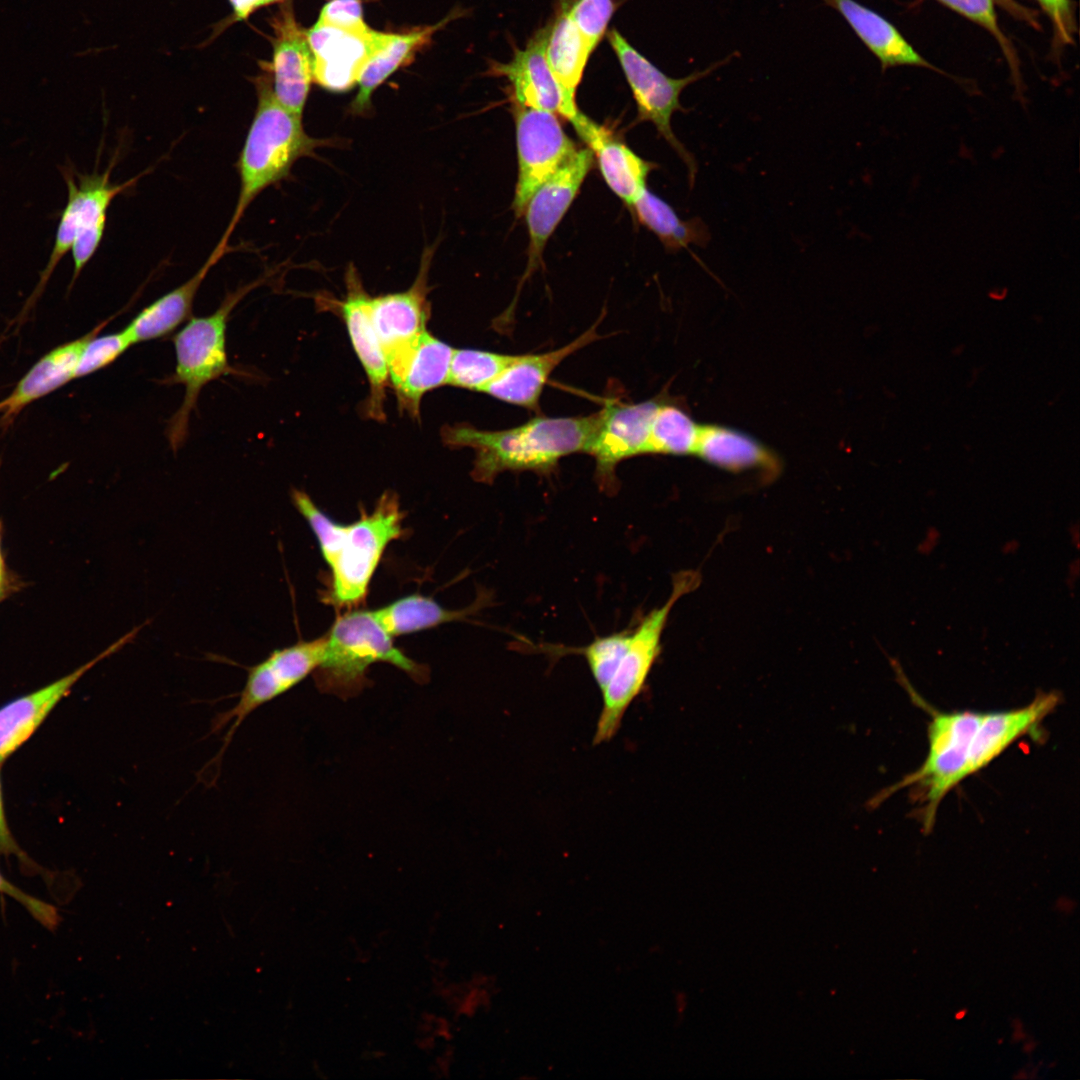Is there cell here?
Masks as SVG:
<instances>
[{"instance_id":"obj_1","label":"cell","mask_w":1080,"mask_h":1080,"mask_svg":"<svg viewBox=\"0 0 1080 1080\" xmlns=\"http://www.w3.org/2000/svg\"><path fill=\"white\" fill-rule=\"evenodd\" d=\"M291 500L313 531L331 569L326 600L337 608L359 606L388 544L401 537L404 512L393 492H385L369 513L351 524L333 521L309 495L291 490Z\"/></svg>"},{"instance_id":"obj_2","label":"cell","mask_w":1080,"mask_h":1080,"mask_svg":"<svg viewBox=\"0 0 1080 1080\" xmlns=\"http://www.w3.org/2000/svg\"><path fill=\"white\" fill-rule=\"evenodd\" d=\"M601 418V410L588 416L535 417L505 430H481L469 424L442 429L443 442L451 448L475 451L472 477L491 483L505 471L551 473L561 458L585 452Z\"/></svg>"},{"instance_id":"obj_3","label":"cell","mask_w":1080,"mask_h":1080,"mask_svg":"<svg viewBox=\"0 0 1080 1080\" xmlns=\"http://www.w3.org/2000/svg\"><path fill=\"white\" fill-rule=\"evenodd\" d=\"M254 79L257 95L255 113L237 161L239 194L231 220L215 248L227 251L230 236L253 200L268 187L286 179L302 157L313 156L329 139L311 137L302 116L283 106L275 97L269 72Z\"/></svg>"},{"instance_id":"obj_4","label":"cell","mask_w":1080,"mask_h":1080,"mask_svg":"<svg viewBox=\"0 0 1080 1080\" xmlns=\"http://www.w3.org/2000/svg\"><path fill=\"white\" fill-rule=\"evenodd\" d=\"M376 662H387L417 683L429 679V669L399 650L373 610H349L336 618L326 634L322 661L313 672L320 692L341 699L355 697L369 684L367 672Z\"/></svg>"},{"instance_id":"obj_5","label":"cell","mask_w":1080,"mask_h":1080,"mask_svg":"<svg viewBox=\"0 0 1080 1080\" xmlns=\"http://www.w3.org/2000/svg\"><path fill=\"white\" fill-rule=\"evenodd\" d=\"M261 283V280H257L239 287L226 295L212 314L190 317L174 336L176 367L167 383L185 387L183 402L170 418L167 427V437L174 451L186 440L190 415L196 407L202 388L223 375L235 373L228 362L226 351L228 319L244 296Z\"/></svg>"},{"instance_id":"obj_6","label":"cell","mask_w":1080,"mask_h":1080,"mask_svg":"<svg viewBox=\"0 0 1080 1080\" xmlns=\"http://www.w3.org/2000/svg\"><path fill=\"white\" fill-rule=\"evenodd\" d=\"M923 763L889 787L881 799L910 788L923 829L929 832L944 797L970 774V759L983 712L930 710Z\"/></svg>"},{"instance_id":"obj_7","label":"cell","mask_w":1080,"mask_h":1080,"mask_svg":"<svg viewBox=\"0 0 1080 1080\" xmlns=\"http://www.w3.org/2000/svg\"><path fill=\"white\" fill-rule=\"evenodd\" d=\"M699 582L700 575L695 571H682L674 575L672 591L665 604L651 610L631 630L624 656L601 691L602 707L593 736L594 745L610 741L619 731L627 709L643 689L660 653L662 633L672 607L683 595L693 591Z\"/></svg>"},{"instance_id":"obj_8","label":"cell","mask_w":1080,"mask_h":1080,"mask_svg":"<svg viewBox=\"0 0 1080 1080\" xmlns=\"http://www.w3.org/2000/svg\"><path fill=\"white\" fill-rule=\"evenodd\" d=\"M325 646L326 635L314 640L298 641L272 651L261 662L247 668L246 681L238 695V701L232 708L219 713L212 722L211 733L229 726L213 763L221 761L235 733L247 717L313 674L322 661Z\"/></svg>"},{"instance_id":"obj_9","label":"cell","mask_w":1080,"mask_h":1080,"mask_svg":"<svg viewBox=\"0 0 1080 1080\" xmlns=\"http://www.w3.org/2000/svg\"><path fill=\"white\" fill-rule=\"evenodd\" d=\"M608 41L632 91L639 119L651 122L677 152L688 168L692 187L697 165L692 154L674 134L671 118L675 111H686L680 104V95L684 88L710 74L719 64L682 78H672L639 53L617 29L608 31Z\"/></svg>"},{"instance_id":"obj_10","label":"cell","mask_w":1080,"mask_h":1080,"mask_svg":"<svg viewBox=\"0 0 1080 1080\" xmlns=\"http://www.w3.org/2000/svg\"><path fill=\"white\" fill-rule=\"evenodd\" d=\"M518 157V178L513 210L522 216L536 189L577 152L557 115L513 103Z\"/></svg>"},{"instance_id":"obj_11","label":"cell","mask_w":1080,"mask_h":1080,"mask_svg":"<svg viewBox=\"0 0 1080 1080\" xmlns=\"http://www.w3.org/2000/svg\"><path fill=\"white\" fill-rule=\"evenodd\" d=\"M112 169L113 163L103 173L95 170L90 174H82L74 171L72 167L61 168L67 186V202L59 223L75 235L71 248L73 275L69 289L102 241L107 211L113 199L137 181V178H132L125 183L113 184L110 182Z\"/></svg>"},{"instance_id":"obj_12","label":"cell","mask_w":1080,"mask_h":1080,"mask_svg":"<svg viewBox=\"0 0 1080 1080\" xmlns=\"http://www.w3.org/2000/svg\"><path fill=\"white\" fill-rule=\"evenodd\" d=\"M662 401L656 397L640 403L607 402L601 409L599 425L585 453L595 459L602 488L615 489L616 468L623 460L645 455L651 422Z\"/></svg>"},{"instance_id":"obj_13","label":"cell","mask_w":1080,"mask_h":1080,"mask_svg":"<svg viewBox=\"0 0 1080 1080\" xmlns=\"http://www.w3.org/2000/svg\"><path fill=\"white\" fill-rule=\"evenodd\" d=\"M548 25L537 31L523 49H516L506 63L494 62L489 74L510 83L513 103L549 111L573 124L583 114L553 74L545 54Z\"/></svg>"},{"instance_id":"obj_14","label":"cell","mask_w":1080,"mask_h":1080,"mask_svg":"<svg viewBox=\"0 0 1080 1080\" xmlns=\"http://www.w3.org/2000/svg\"><path fill=\"white\" fill-rule=\"evenodd\" d=\"M272 60L260 66L271 77L276 99L302 116L313 79V58L305 30L297 21L290 0L271 17Z\"/></svg>"},{"instance_id":"obj_15","label":"cell","mask_w":1080,"mask_h":1080,"mask_svg":"<svg viewBox=\"0 0 1080 1080\" xmlns=\"http://www.w3.org/2000/svg\"><path fill=\"white\" fill-rule=\"evenodd\" d=\"M391 33L369 29L354 32L314 24L307 30L313 58V79L322 88L344 92L358 83L370 58Z\"/></svg>"},{"instance_id":"obj_16","label":"cell","mask_w":1080,"mask_h":1080,"mask_svg":"<svg viewBox=\"0 0 1080 1080\" xmlns=\"http://www.w3.org/2000/svg\"><path fill=\"white\" fill-rule=\"evenodd\" d=\"M144 624L134 627L94 658L52 683L0 708V764L24 744L53 708L94 666L133 641Z\"/></svg>"},{"instance_id":"obj_17","label":"cell","mask_w":1080,"mask_h":1080,"mask_svg":"<svg viewBox=\"0 0 1080 1080\" xmlns=\"http://www.w3.org/2000/svg\"><path fill=\"white\" fill-rule=\"evenodd\" d=\"M593 163L594 155L588 147L577 150L528 200L523 215L529 235V272L537 267L549 237L574 201Z\"/></svg>"},{"instance_id":"obj_18","label":"cell","mask_w":1080,"mask_h":1080,"mask_svg":"<svg viewBox=\"0 0 1080 1080\" xmlns=\"http://www.w3.org/2000/svg\"><path fill=\"white\" fill-rule=\"evenodd\" d=\"M453 350L425 330L386 357L389 378L402 408L417 416L424 394L447 384Z\"/></svg>"},{"instance_id":"obj_19","label":"cell","mask_w":1080,"mask_h":1080,"mask_svg":"<svg viewBox=\"0 0 1080 1080\" xmlns=\"http://www.w3.org/2000/svg\"><path fill=\"white\" fill-rule=\"evenodd\" d=\"M435 246L424 249L414 283L405 291L370 297V316L386 357L424 332L429 317L428 272Z\"/></svg>"},{"instance_id":"obj_20","label":"cell","mask_w":1080,"mask_h":1080,"mask_svg":"<svg viewBox=\"0 0 1080 1080\" xmlns=\"http://www.w3.org/2000/svg\"><path fill=\"white\" fill-rule=\"evenodd\" d=\"M347 292L340 303L341 313L353 346L364 368L370 394L367 412L375 419L384 416L383 402L389 374L387 359L370 316V297L364 290L354 265L345 274Z\"/></svg>"},{"instance_id":"obj_21","label":"cell","mask_w":1080,"mask_h":1080,"mask_svg":"<svg viewBox=\"0 0 1080 1080\" xmlns=\"http://www.w3.org/2000/svg\"><path fill=\"white\" fill-rule=\"evenodd\" d=\"M108 322L105 320L85 335L55 347L27 371L11 393L0 400V434L13 424L28 405L75 379L85 346Z\"/></svg>"},{"instance_id":"obj_22","label":"cell","mask_w":1080,"mask_h":1080,"mask_svg":"<svg viewBox=\"0 0 1080 1080\" xmlns=\"http://www.w3.org/2000/svg\"><path fill=\"white\" fill-rule=\"evenodd\" d=\"M599 321L570 343L544 353L521 354L483 390L500 401L538 410L543 388L554 369L568 356L600 338Z\"/></svg>"},{"instance_id":"obj_23","label":"cell","mask_w":1080,"mask_h":1080,"mask_svg":"<svg viewBox=\"0 0 1080 1080\" xmlns=\"http://www.w3.org/2000/svg\"><path fill=\"white\" fill-rule=\"evenodd\" d=\"M572 125L592 151L606 184L631 206L647 188L646 179L656 165L638 156L605 127L584 114Z\"/></svg>"},{"instance_id":"obj_24","label":"cell","mask_w":1080,"mask_h":1080,"mask_svg":"<svg viewBox=\"0 0 1080 1080\" xmlns=\"http://www.w3.org/2000/svg\"><path fill=\"white\" fill-rule=\"evenodd\" d=\"M459 15L454 11L436 24L391 33L387 43L374 53L363 69L357 83L358 92L351 102V112L357 115L367 113L373 92L399 68L408 65L431 42L436 32Z\"/></svg>"},{"instance_id":"obj_25","label":"cell","mask_w":1080,"mask_h":1080,"mask_svg":"<svg viewBox=\"0 0 1080 1080\" xmlns=\"http://www.w3.org/2000/svg\"><path fill=\"white\" fill-rule=\"evenodd\" d=\"M837 10L883 68L931 67L902 34L880 14L855 0H822Z\"/></svg>"},{"instance_id":"obj_26","label":"cell","mask_w":1080,"mask_h":1080,"mask_svg":"<svg viewBox=\"0 0 1080 1080\" xmlns=\"http://www.w3.org/2000/svg\"><path fill=\"white\" fill-rule=\"evenodd\" d=\"M226 252L216 248L187 281L142 309L124 328L133 344L166 336L190 318L198 289Z\"/></svg>"},{"instance_id":"obj_27","label":"cell","mask_w":1080,"mask_h":1080,"mask_svg":"<svg viewBox=\"0 0 1080 1080\" xmlns=\"http://www.w3.org/2000/svg\"><path fill=\"white\" fill-rule=\"evenodd\" d=\"M694 455L730 471L751 468L775 470L772 452L750 435L721 425H701Z\"/></svg>"},{"instance_id":"obj_28","label":"cell","mask_w":1080,"mask_h":1080,"mask_svg":"<svg viewBox=\"0 0 1080 1080\" xmlns=\"http://www.w3.org/2000/svg\"><path fill=\"white\" fill-rule=\"evenodd\" d=\"M639 222L653 232L665 249L676 252L690 244L705 247L711 234L699 217L681 219L662 198L645 188L630 206Z\"/></svg>"},{"instance_id":"obj_29","label":"cell","mask_w":1080,"mask_h":1080,"mask_svg":"<svg viewBox=\"0 0 1080 1080\" xmlns=\"http://www.w3.org/2000/svg\"><path fill=\"white\" fill-rule=\"evenodd\" d=\"M593 50L571 18L558 10L555 19L548 24L545 54L555 77L573 96Z\"/></svg>"},{"instance_id":"obj_30","label":"cell","mask_w":1080,"mask_h":1080,"mask_svg":"<svg viewBox=\"0 0 1080 1080\" xmlns=\"http://www.w3.org/2000/svg\"><path fill=\"white\" fill-rule=\"evenodd\" d=\"M474 607L461 610L446 609L432 598L411 594L373 610L382 627L391 635L419 632L440 624L462 620Z\"/></svg>"},{"instance_id":"obj_31","label":"cell","mask_w":1080,"mask_h":1080,"mask_svg":"<svg viewBox=\"0 0 1080 1080\" xmlns=\"http://www.w3.org/2000/svg\"><path fill=\"white\" fill-rule=\"evenodd\" d=\"M700 426L685 410L663 400L651 422L645 455H694Z\"/></svg>"},{"instance_id":"obj_32","label":"cell","mask_w":1080,"mask_h":1080,"mask_svg":"<svg viewBox=\"0 0 1080 1080\" xmlns=\"http://www.w3.org/2000/svg\"><path fill=\"white\" fill-rule=\"evenodd\" d=\"M521 354H503L477 349H454L447 384L482 392Z\"/></svg>"},{"instance_id":"obj_33","label":"cell","mask_w":1080,"mask_h":1080,"mask_svg":"<svg viewBox=\"0 0 1080 1080\" xmlns=\"http://www.w3.org/2000/svg\"><path fill=\"white\" fill-rule=\"evenodd\" d=\"M631 630L614 632L598 637L582 648L569 649L584 656L600 691L606 687L624 656Z\"/></svg>"},{"instance_id":"obj_34","label":"cell","mask_w":1080,"mask_h":1080,"mask_svg":"<svg viewBox=\"0 0 1080 1080\" xmlns=\"http://www.w3.org/2000/svg\"><path fill=\"white\" fill-rule=\"evenodd\" d=\"M559 10L567 14L595 49L607 32L616 10L615 0H560Z\"/></svg>"},{"instance_id":"obj_35","label":"cell","mask_w":1080,"mask_h":1080,"mask_svg":"<svg viewBox=\"0 0 1080 1080\" xmlns=\"http://www.w3.org/2000/svg\"><path fill=\"white\" fill-rule=\"evenodd\" d=\"M131 345L125 329L94 336L85 346L75 372V379L97 372L117 360Z\"/></svg>"},{"instance_id":"obj_36","label":"cell","mask_w":1080,"mask_h":1080,"mask_svg":"<svg viewBox=\"0 0 1080 1080\" xmlns=\"http://www.w3.org/2000/svg\"><path fill=\"white\" fill-rule=\"evenodd\" d=\"M938 1L986 29L998 41L1004 53L1010 55L1009 41L999 27L993 0Z\"/></svg>"},{"instance_id":"obj_37","label":"cell","mask_w":1080,"mask_h":1080,"mask_svg":"<svg viewBox=\"0 0 1080 1080\" xmlns=\"http://www.w3.org/2000/svg\"><path fill=\"white\" fill-rule=\"evenodd\" d=\"M363 16L361 0H330L322 7L316 24L365 32L370 27Z\"/></svg>"},{"instance_id":"obj_38","label":"cell","mask_w":1080,"mask_h":1080,"mask_svg":"<svg viewBox=\"0 0 1080 1080\" xmlns=\"http://www.w3.org/2000/svg\"><path fill=\"white\" fill-rule=\"evenodd\" d=\"M0 893L6 894L19 902L25 909L42 925L53 929L59 922L56 908L42 900H39L12 884L0 872Z\"/></svg>"},{"instance_id":"obj_39","label":"cell","mask_w":1080,"mask_h":1080,"mask_svg":"<svg viewBox=\"0 0 1080 1080\" xmlns=\"http://www.w3.org/2000/svg\"><path fill=\"white\" fill-rule=\"evenodd\" d=\"M1050 18L1057 37L1063 43H1071L1076 29L1071 0H1035Z\"/></svg>"},{"instance_id":"obj_40","label":"cell","mask_w":1080,"mask_h":1080,"mask_svg":"<svg viewBox=\"0 0 1080 1080\" xmlns=\"http://www.w3.org/2000/svg\"><path fill=\"white\" fill-rule=\"evenodd\" d=\"M0 854L2 855H16L23 861L27 860L25 854L21 851L17 845L12 833L9 829L8 822L4 811L1 780H0Z\"/></svg>"},{"instance_id":"obj_41","label":"cell","mask_w":1080,"mask_h":1080,"mask_svg":"<svg viewBox=\"0 0 1080 1080\" xmlns=\"http://www.w3.org/2000/svg\"><path fill=\"white\" fill-rule=\"evenodd\" d=\"M287 0H229L233 19L241 21L247 19L256 10L275 3H283Z\"/></svg>"},{"instance_id":"obj_42","label":"cell","mask_w":1080,"mask_h":1080,"mask_svg":"<svg viewBox=\"0 0 1080 1080\" xmlns=\"http://www.w3.org/2000/svg\"><path fill=\"white\" fill-rule=\"evenodd\" d=\"M995 5L1001 6L1004 10L1009 12L1014 17L1025 20L1029 23H1034V16L1030 10L1022 6L1016 0H993Z\"/></svg>"},{"instance_id":"obj_43","label":"cell","mask_w":1080,"mask_h":1080,"mask_svg":"<svg viewBox=\"0 0 1080 1080\" xmlns=\"http://www.w3.org/2000/svg\"><path fill=\"white\" fill-rule=\"evenodd\" d=\"M1 467V461H0ZM14 584L7 570L5 560L1 548V534H0V602L6 598L11 592Z\"/></svg>"},{"instance_id":"obj_44","label":"cell","mask_w":1080,"mask_h":1080,"mask_svg":"<svg viewBox=\"0 0 1080 1080\" xmlns=\"http://www.w3.org/2000/svg\"><path fill=\"white\" fill-rule=\"evenodd\" d=\"M965 1014H966V1010H961L956 1014L955 1018L956 1019H962L965 1016Z\"/></svg>"}]
</instances>
